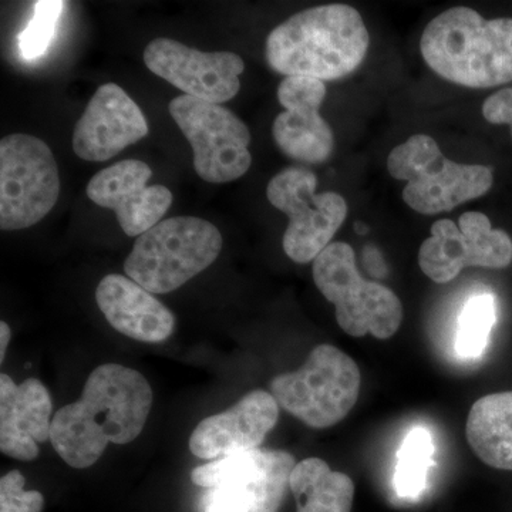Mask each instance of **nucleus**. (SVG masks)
Returning a JSON list of instances; mask_svg holds the SVG:
<instances>
[{
	"instance_id": "7",
	"label": "nucleus",
	"mask_w": 512,
	"mask_h": 512,
	"mask_svg": "<svg viewBox=\"0 0 512 512\" xmlns=\"http://www.w3.org/2000/svg\"><path fill=\"white\" fill-rule=\"evenodd\" d=\"M313 281L336 308V320L353 338L367 333L386 340L403 322V303L387 286L369 282L357 271L356 255L345 242H333L313 261Z\"/></svg>"
},
{
	"instance_id": "26",
	"label": "nucleus",
	"mask_w": 512,
	"mask_h": 512,
	"mask_svg": "<svg viewBox=\"0 0 512 512\" xmlns=\"http://www.w3.org/2000/svg\"><path fill=\"white\" fill-rule=\"evenodd\" d=\"M198 512H254L251 495L234 485L207 488L202 494Z\"/></svg>"
},
{
	"instance_id": "28",
	"label": "nucleus",
	"mask_w": 512,
	"mask_h": 512,
	"mask_svg": "<svg viewBox=\"0 0 512 512\" xmlns=\"http://www.w3.org/2000/svg\"><path fill=\"white\" fill-rule=\"evenodd\" d=\"M10 338H12V332H10L8 323L0 322V363H3V360H5Z\"/></svg>"
},
{
	"instance_id": "2",
	"label": "nucleus",
	"mask_w": 512,
	"mask_h": 512,
	"mask_svg": "<svg viewBox=\"0 0 512 512\" xmlns=\"http://www.w3.org/2000/svg\"><path fill=\"white\" fill-rule=\"evenodd\" d=\"M369 43V32L355 8L323 5L302 10L272 30L265 56L276 73L326 82L355 72Z\"/></svg>"
},
{
	"instance_id": "20",
	"label": "nucleus",
	"mask_w": 512,
	"mask_h": 512,
	"mask_svg": "<svg viewBox=\"0 0 512 512\" xmlns=\"http://www.w3.org/2000/svg\"><path fill=\"white\" fill-rule=\"evenodd\" d=\"M466 437L484 464L512 471V392L478 399L468 413Z\"/></svg>"
},
{
	"instance_id": "3",
	"label": "nucleus",
	"mask_w": 512,
	"mask_h": 512,
	"mask_svg": "<svg viewBox=\"0 0 512 512\" xmlns=\"http://www.w3.org/2000/svg\"><path fill=\"white\" fill-rule=\"evenodd\" d=\"M421 55L448 82L490 89L512 82V19H484L466 6L441 13L424 29Z\"/></svg>"
},
{
	"instance_id": "18",
	"label": "nucleus",
	"mask_w": 512,
	"mask_h": 512,
	"mask_svg": "<svg viewBox=\"0 0 512 512\" xmlns=\"http://www.w3.org/2000/svg\"><path fill=\"white\" fill-rule=\"evenodd\" d=\"M53 403L45 384L28 379L19 386L0 375V451L20 461L39 456V443L50 440Z\"/></svg>"
},
{
	"instance_id": "27",
	"label": "nucleus",
	"mask_w": 512,
	"mask_h": 512,
	"mask_svg": "<svg viewBox=\"0 0 512 512\" xmlns=\"http://www.w3.org/2000/svg\"><path fill=\"white\" fill-rule=\"evenodd\" d=\"M484 119L497 126H510L512 134V87L501 89L483 104Z\"/></svg>"
},
{
	"instance_id": "17",
	"label": "nucleus",
	"mask_w": 512,
	"mask_h": 512,
	"mask_svg": "<svg viewBox=\"0 0 512 512\" xmlns=\"http://www.w3.org/2000/svg\"><path fill=\"white\" fill-rule=\"evenodd\" d=\"M279 419V404L265 390H252L231 409L207 417L190 437L191 453L202 460L227 457L261 446Z\"/></svg>"
},
{
	"instance_id": "22",
	"label": "nucleus",
	"mask_w": 512,
	"mask_h": 512,
	"mask_svg": "<svg viewBox=\"0 0 512 512\" xmlns=\"http://www.w3.org/2000/svg\"><path fill=\"white\" fill-rule=\"evenodd\" d=\"M434 444L429 430L414 427L404 439L394 468V490L400 498L416 500L427 488L434 461Z\"/></svg>"
},
{
	"instance_id": "10",
	"label": "nucleus",
	"mask_w": 512,
	"mask_h": 512,
	"mask_svg": "<svg viewBox=\"0 0 512 512\" xmlns=\"http://www.w3.org/2000/svg\"><path fill=\"white\" fill-rule=\"evenodd\" d=\"M168 110L191 144L194 168L201 180L225 184L248 173L251 133L231 110L187 94L175 97Z\"/></svg>"
},
{
	"instance_id": "24",
	"label": "nucleus",
	"mask_w": 512,
	"mask_h": 512,
	"mask_svg": "<svg viewBox=\"0 0 512 512\" xmlns=\"http://www.w3.org/2000/svg\"><path fill=\"white\" fill-rule=\"evenodd\" d=\"M64 6L66 3L60 0L35 3L32 19L18 36L19 52L26 60L39 59L45 55L55 35L56 25Z\"/></svg>"
},
{
	"instance_id": "4",
	"label": "nucleus",
	"mask_w": 512,
	"mask_h": 512,
	"mask_svg": "<svg viewBox=\"0 0 512 512\" xmlns=\"http://www.w3.org/2000/svg\"><path fill=\"white\" fill-rule=\"evenodd\" d=\"M221 249L220 229L210 221L168 218L137 238L124 272L148 292L170 293L210 268Z\"/></svg>"
},
{
	"instance_id": "5",
	"label": "nucleus",
	"mask_w": 512,
	"mask_h": 512,
	"mask_svg": "<svg viewBox=\"0 0 512 512\" xmlns=\"http://www.w3.org/2000/svg\"><path fill=\"white\" fill-rule=\"evenodd\" d=\"M387 170L394 180L406 181L403 200L423 215L448 212L483 197L494 183L490 168L448 160L436 140L426 134H414L394 148Z\"/></svg>"
},
{
	"instance_id": "8",
	"label": "nucleus",
	"mask_w": 512,
	"mask_h": 512,
	"mask_svg": "<svg viewBox=\"0 0 512 512\" xmlns=\"http://www.w3.org/2000/svg\"><path fill=\"white\" fill-rule=\"evenodd\" d=\"M59 195V167L45 141L22 133L2 138L0 228L32 227L53 210Z\"/></svg>"
},
{
	"instance_id": "14",
	"label": "nucleus",
	"mask_w": 512,
	"mask_h": 512,
	"mask_svg": "<svg viewBox=\"0 0 512 512\" xmlns=\"http://www.w3.org/2000/svg\"><path fill=\"white\" fill-rule=\"evenodd\" d=\"M326 84L311 77H285L278 100L286 109L276 117L272 133L276 146L292 160L305 164L325 163L335 148V136L319 109Z\"/></svg>"
},
{
	"instance_id": "13",
	"label": "nucleus",
	"mask_w": 512,
	"mask_h": 512,
	"mask_svg": "<svg viewBox=\"0 0 512 512\" xmlns=\"http://www.w3.org/2000/svg\"><path fill=\"white\" fill-rule=\"evenodd\" d=\"M153 177L150 165L124 160L104 168L87 185V197L116 212L128 237H140L160 224L173 205V192L164 185H147Z\"/></svg>"
},
{
	"instance_id": "9",
	"label": "nucleus",
	"mask_w": 512,
	"mask_h": 512,
	"mask_svg": "<svg viewBox=\"0 0 512 512\" xmlns=\"http://www.w3.org/2000/svg\"><path fill=\"white\" fill-rule=\"evenodd\" d=\"M318 178L309 168L291 167L266 188L268 201L289 217L282 247L296 264H308L326 248L348 217V204L336 192L316 194Z\"/></svg>"
},
{
	"instance_id": "11",
	"label": "nucleus",
	"mask_w": 512,
	"mask_h": 512,
	"mask_svg": "<svg viewBox=\"0 0 512 512\" xmlns=\"http://www.w3.org/2000/svg\"><path fill=\"white\" fill-rule=\"evenodd\" d=\"M512 262V239L491 227L483 212H464L458 225L440 220L419 249V266L436 284H448L468 266L504 269Z\"/></svg>"
},
{
	"instance_id": "21",
	"label": "nucleus",
	"mask_w": 512,
	"mask_h": 512,
	"mask_svg": "<svg viewBox=\"0 0 512 512\" xmlns=\"http://www.w3.org/2000/svg\"><path fill=\"white\" fill-rule=\"evenodd\" d=\"M289 488L298 504L296 512H350L355 500L352 478L315 457L296 464Z\"/></svg>"
},
{
	"instance_id": "1",
	"label": "nucleus",
	"mask_w": 512,
	"mask_h": 512,
	"mask_svg": "<svg viewBox=\"0 0 512 512\" xmlns=\"http://www.w3.org/2000/svg\"><path fill=\"white\" fill-rule=\"evenodd\" d=\"M153 400L140 372L106 363L90 373L82 397L53 416L50 441L70 467H92L110 443L128 444L140 436Z\"/></svg>"
},
{
	"instance_id": "12",
	"label": "nucleus",
	"mask_w": 512,
	"mask_h": 512,
	"mask_svg": "<svg viewBox=\"0 0 512 512\" xmlns=\"http://www.w3.org/2000/svg\"><path fill=\"white\" fill-rule=\"evenodd\" d=\"M151 73L187 96L222 104L241 90L245 62L232 52H200L173 39H156L144 50Z\"/></svg>"
},
{
	"instance_id": "25",
	"label": "nucleus",
	"mask_w": 512,
	"mask_h": 512,
	"mask_svg": "<svg viewBox=\"0 0 512 512\" xmlns=\"http://www.w3.org/2000/svg\"><path fill=\"white\" fill-rule=\"evenodd\" d=\"M25 484L18 470L0 478V512H42L45 497L39 491H25Z\"/></svg>"
},
{
	"instance_id": "23",
	"label": "nucleus",
	"mask_w": 512,
	"mask_h": 512,
	"mask_svg": "<svg viewBox=\"0 0 512 512\" xmlns=\"http://www.w3.org/2000/svg\"><path fill=\"white\" fill-rule=\"evenodd\" d=\"M497 322V301L493 293H480L468 299L458 320L456 350L466 359L483 355Z\"/></svg>"
},
{
	"instance_id": "6",
	"label": "nucleus",
	"mask_w": 512,
	"mask_h": 512,
	"mask_svg": "<svg viewBox=\"0 0 512 512\" xmlns=\"http://www.w3.org/2000/svg\"><path fill=\"white\" fill-rule=\"evenodd\" d=\"M360 383L362 375L352 357L335 346L319 345L301 369L275 376L269 393L306 426L328 429L352 412Z\"/></svg>"
},
{
	"instance_id": "19",
	"label": "nucleus",
	"mask_w": 512,
	"mask_h": 512,
	"mask_svg": "<svg viewBox=\"0 0 512 512\" xmlns=\"http://www.w3.org/2000/svg\"><path fill=\"white\" fill-rule=\"evenodd\" d=\"M96 302L107 322L127 338L160 343L173 335V312L128 276H104L96 289Z\"/></svg>"
},
{
	"instance_id": "15",
	"label": "nucleus",
	"mask_w": 512,
	"mask_h": 512,
	"mask_svg": "<svg viewBox=\"0 0 512 512\" xmlns=\"http://www.w3.org/2000/svg\"><path fill=\"white\" fill-rule=\"evenodd\" d=\"M148 124L136 101L120 86H100L73 131V150L84 161L103 163L143 140Z\"/></svg>"
},
{
	"instance_id": "16",
	"label": "nucleus",
	"mask_w": 512,
	"mask_h": 512,
	"mask_svg": "<svg viewBox=\"0 0 512 512\" xmlns=\"http://www.w3.org/2000/svg\"><path fill=\"white\" fill-rule=\"evenodd\" d=\"M296 464L288 451L254 448L194 468L191 481L204 488L234 485L251 495L254 512H278Z\"/></svg>"
}]
</instances>
